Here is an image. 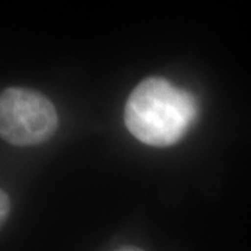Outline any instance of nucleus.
Segmentation results:
<instances>
[{"mask_svg": "<svg viewBox=\"0 0 251 251\" xmlns=\"http://www.w3.org/2000/svg\"><path fill=\"white\" fill-rule=\"evenodd\" d=\"M197 115L193 94L166 78L148 77L128 95L125 123L138 141L151 147H171L187 134Z\"/></svg>", "mask_w": 251, "mask_h": 251, "instance_id": "1", "label": "nucleus"}, {"mask_svg": "<svg viewBox=\"0 0 251 251\" xmlns=\"http://www.w3.org/2000/svg\"><path fill=\"white\" fill-rule=\"evenodd\" d=\"M10 212V198L7 196V193L4 190H1L0 193V222L1 225L6 222L7 216Z\"/></svg>", "mask_w": 251, "mask_h": 251, "instance_id": "3", "label": "nucleus"}, {"mask_svg": "<svg viewBox=\"0 0 251 251\" xmlns=\"http://www.w3.org/2000/svg\"><path fill=\"white\" fill-rule=\"evenodd\" d=\"M113 251H144L143 249H140V247H135V246H125V247H120V249H117V250Z\"/></svg>", "mask_w": 251, "mask_h": 251, "instance_id": "4", "label": "nucleus"}, {"mask_svg": "<svg viewBox=\"0 0 251 251\" xmlns=\"http://www.w3.org/2000/svg\"><path fill=\"white\" fill-rule=\"evenodd\" d=\"M59 127L54 105L44 94L9 87L0 95V134L16 147H32L50 140Z\"/></svg>", "mask_w": 251, "mask_h": 251, "instance_id": "2", "label": "nucleus"}]
</instances>
